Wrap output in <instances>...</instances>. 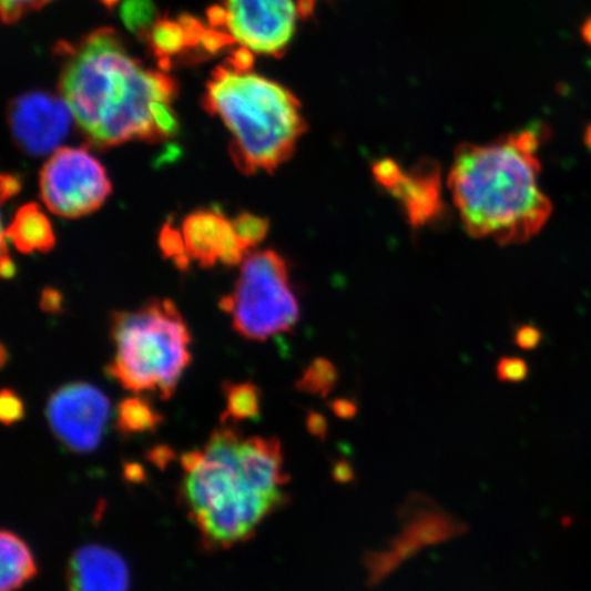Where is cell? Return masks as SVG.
Returning <instances> with one entry per match:
<instances>
[{"label":"cell","instance_id":"cell-1","mask_svg":"<svg viewBox=\"0 0 591 591\" xmlns=\"http://www.w3.org/2000/svg\"><path fill=\"white\" fill-rule=\"evenodd\" d=\"M60 91L86 142L98 149L162 143L179 132L175 81L129 55L111 29L88 34L69 52Z\"/></svg>","mask_w":591,"mask_h":591},{"label":"cell","instance_id":"cell-2","mask_svg":"<svg viewBox=\"0 0 591 591\" xmlns=\"http://www.w3.org/2000/svg\"><path fill=\"white\" fill-rule=\"evenodd\" d=\"M181 465V495L207 549L249 540L286 502L289 478L277 438L244 437L222 422L203 448L183 456Z\"/></svg>","mask_w":591,"mask_h":591},{"label":"cell","instance_id":"cell-3","mask_svg":"<svg viewBox=\"0 0 591 591\" xmlns=\"http://www.w3.org/2000/svg\"><path fill=\"white\" fill-rule=\"evenodd\" d=\"M540 143L536 131H522L456 149L448 186L470 236L507 247L543 230L553 206L538 183Z\"/></svg>","mask_w":591,"mask_h":591},{"label":"cell","instance_id":"cell-4","mask_svg":"<svg viewBox=\"0 0 591 591\" xmlns=\"http://www.w3.org/2000/svg\"><path fill=\"white\" fill-rule=\"evenodd\" d=\"M203 104L231 133V160L245 175L274 173L306 133L302 104L288 88L233 64L214 70Z\"/></svg>","mask_w":591,"mask_h":591},{"label":"cell","instance_id":"cell-5","mask_svg":"<svg viewBox=\"0 0 591 591\" xmlns=\"http://www.w3.org/2000/svg\"><path fill=\"white\" fill-rule=\"evenodd\" d=\"M111 337L110 376L133 394L170 399L191 363V333L177 306L155 298L134 312L115 313Z\"/></svg>","mask_w":591,"mask_h":591},{"label":"cell","instance_id":"cell-6","mask_svg":"<svg viewBox=\"0 0 591 591\" xmlns=\"http://www.w3.org/2000/svg\"><path fill=\"white\" fill-rule=\"evenodd\" d=\"M240 336L266 342L288 333L300 317L288 263L273 249L245 256L233 294L221 300Z\"/></svg>","mask_w":591,"mask_h":591},{"label":"cell","instance_id":"cell-7","mask_svg":"<svg viewBox=\"0 0 591 591\" xmlns=\"http://www.w3.org/2000/svg\"><path fill=\"white\" fill-rule=\"evenodd\" d=\"M110 193L106 169L85 149H58L40 173V196L45 207L61 218H81L96 212Z\"/></svg>","mask_w":591,"mask_h":591},{"label":"cell","instance_id":"cell-8","mask_svg":"<svg viewBox=\"0 0 591 591\" xmlns=\"http://www.w3.org/2000/svg\"><path fill=\"white\" fill-rule=\"evenodd\" d=\"M227 34L255 54L279 57L295 37L294 0H221Z\"/></svg>","mask_w":591,"mask_h":591},{"label":"cell","instance_id":"cell-9","mask_svg":"<svg viewBox=\"0 0 591 591\" xmlns=\"http://www.w3.org/2000/svg\"><path fill=\"white\" fill-rule=\"evenodd\" d=\"M47 420L54 436L73 452L96 449L110 418L108 397L90 384L62 386L50 397Z\"/></svg>","mask_w":591,"mask_h":591},{"label":"cell","instance_id":"cell-10","mask_svg":"<svg viewBox=\"0 0 591 591\" xmlns=\"http://www.w3.org/2000/svg\"><path fill=\"white\" fill-rule=\"evenodd\" d=\"M11 136L29 155L55 152L67 139L74 120L63 98L47 92H28L10 103Z\"/></svg>","mask_w":591,"mask_h":591},{"label":"cell","instance_id":"cell-11","mask_svg":"<svg viewBox=\"0 0 591 591\" xmlns=\"http://www.w3.org/2000/svg\"><path fill=\"white\" fill-rule=\"evenodd\" d=\"M181 232L186 255L202 267H213L220 262L234 266L247 256L234 234L232 221L215 210H197L190 214Z\"/></svg>","mask_w":591,"mask_h":591},{"label":"cell","instance_id":"cell-12","mask_svg":"<svg viewBox=\"0 0 591 591\" xmlns=\"http://www.w3.org/2000/svg\"><path fill=\"white\" fill-rule=\"evenodd\" d=\"M69 591H128L129 572L120 554L103 547L75 550L68 564Z\"/></svg>","mask_w":591,"mask_h":591},{"label":"cell","instance_id":"cell-13","mask_svg":"<svg viewBox=\"0 0 591 591\" xmlns=\"http://www.w3.org/2000/svg\"><path fill=\"white\" fill-rule=\"evenodd\" d=\"M401 203L409 224L422 227L441 214L440 170L436 163L424 162L406 172L389 191Z\"/></svg>","mask_w":591,"mask_h":591},{"label":"cell","instance_id":"cell-14","mask_svg":"<svg viewBox=\"0 0 591 591\" xmlns=\"http://www.w3.org/2000/svg\"><path fill=\"white\" fill-rule=\"evenodd\" d=\"M3 234L22 254L50 253L55 247V234L51 222L34 203L22 206Z\"/></svg>","mask_w":591,"mask_h":591},{"label":"cell","instance_id":"cell-15","mask_svg":"<svg viewBox=\"0 0 591 591\" xmlns=\"http://www.w3.org/2000/svg\"><path fill=\"white\" fill-rule=\"evenodd\" d=\"M2 575L0 591H14L37 575V564L26 542L14 532L3 531L0 536Z\"/></svg>","mask_w":591,"mask_h":591},{"label":"cell","instance_id":"cell-16","mask_svg":"<svg viewBox=\"0 0 591 591\" xmlns=\"http://www.w3.org/2000/svg\"><path fill=\"white\" fill-rule=\"evenodd\" d=\"M203 33L204 29L201 23L193 20L156 21L149 32L156 55L162 58L179 54L186 45L201 42Z\"/></svg>","mask_w":591,"mask_h":591},{"label":"cell","instance_id":"cell-17","mask_svg":"<svg viewBox=\"0 0 591 591\" xmlns=\"http://www.w3.org/2000/svg\"><path fill=\"white\" fill-rule=\"evenodd\" d=\"M226 412L222 422H242L253 419L261 411V390L254 384H227L225 386Z\"/></svg>","mask_w":591,"mask_h":591},{"label":"cell","instance_id":"cell-18","mask_svg":"<svg viewBox=\"0 0 591 591\" xmlns=\"http://www.w3.org/2000/svg\"><path fill=\"white\" fill-rule=\"evenodd\" d=\"M161 422V414H157L155 408L142 397H131L120 404L116 424L124 435L147 432L154 430Z\"/></svg>","mask_w":591,"mask_h":591},{"label":"cell","instance_id":"cell-19","mask_svg":"<svg viewBox=\"0 0 591 591\" xmlns=\"http://www.w3.org/2000/svg\"><path fill=\"white\" fill-rule=\"evenodd\" d=\"M337 370L330 361L318 359L312 363L297 383V388L312 395L325 396L335 388Z\"/></svg>","mask_w":591,"mask_h":591},{"label":"cell","instance_id":"cell-20","mask_svg":"<svg viewBox=\"0 0 591 591\" xmlns=\"http://www.w3.org/2000/svg\"><path fill=\"white\" fill-rule=\"evenodd\" d=\"M234 234L245 253L259 245L271 230V222L251 213H243L232 220Z\"/></svg>","mask_w":591,"mask_h":591},{"label":"cell","instance_id":"cell-21","mask_svg":"<svg viewBox=\"0 0 591 591\" xmlns=\"http://www.w3.org/2000/svg\"><path fill=\"white\" fill-rule=\"evenodd\" d=\"M121 19L134 33H149L155 26L156 11L152 0H125Z\"/></svg>","mask_w":591,"mask_h":591},{"label":"cell","instance_id":"cell-22","mask_svg":"<svg viewBox=\"0 0 591 591\" xmlns=\"http://www.w3.org/2000/svg\"><path fill=\"white\" fill-rule=\"evenodd\" d=\"M160 245L162 253L173 259L181 271L188 268L191 259L186 255L183 232L175 230L172 224H166L161 232Z\"/></svg>","mask_w":591,"mask_h":591},{"label":"cell","instance_id":"cell-23","mask_svg":"<svg viewBox=\"0 0 591 591\" xmlns=\"http://www.w3.org/2000/svg\"><path fill=\"white\" fill-rule=\"evenodd\" d=\"M51 0H2V16L6 23H13L31 11L44 8Z\"/></svg>","mask_w":591,"mask_h":591},{"label":"cell","instance_id":"cell-24","mask_svg":"<svg viewBox=\"0 0 591 591\" xmlns=\"http://www.w3.org/2000/svg\"><path fill=\"white\" fill-rule=\"evenodd\" d=\"M404 170L400 167L399 163L390 160V157H385L373 165L374 179L377 183L383 186L386 191H390L397 184V181L400 180Z\"/></svg>","mask_w":591,"mask_h":591},{"label":"cell","instance_id":"cell-25","mask_svg":"<svg viewBox=\"0 0 591 591\" xmlns=\"http://www.w3.org/2000/svg\"><path fill=\"white\" fill-rule=\"evenodd\" d=\"M528 374V363L520 358H505L497 366V377L502 383H522Z\"/></svg>","mask_w":591,"mask_h":591},{"label":"cell","instance_id":"cell-26","mask_svg":"<svg viewBox=\"0 0 591 591\" xmlns=\"http://www.w3.org/2000/svg\"><path fill=\"white\" fill-rule=\"evenodd\" d=\"M23 417V404L13 390L4 389L0 396V418L4 425H13Z\"/></svg>","mask_w":591,"mask_h":591},{"label":"cell","instance_id":"cell-27","mask_svg":"<svg viewBox=\"0 0 591 591\" xmlns=\"http://www.w3.org/2000/svg\"><path fill=\"white\" fill-rule=\"evenodd\" d=\"M514 339H517V344L520 348L530 350L540 345L542 335L534 326H523L517 332Z\"/></svg>","mask_w":591,"mask_h":591},{"label":"cell","instance_id":"cell-28","mask_svg":"<svg viewBox=\"0 0 591 591\" xmlns=\"http://www.w3.org/2000/svg\"><path fill=\"white\" fill-rule=\"evenodd\" d=\"M0 186H2V202L4 203L8 198L16 196L21 191L22 181L17 175L3 174L0 177Z\"/></svg>","mask_w":591,"mask_h":591},{"label":"cell","instance_id":"cell-29","mask_svg":"<svg viewBox=\"0 0 591 591\" xmlns=\"http://www.w3.org/2000/svg\"><path fill=\"white\" fill-rule=\"evenodd\" d=\"M44 312L58 313L62 307V296L54 289H45L42 297Z\"/></svg>","mask_w":591,"mask_h":591},{"label":"cell","instance_id":"cell-30","mask_svg":"<svg viewBox=\"0 0 591 591\" xmlns=\"http://www.w3.org/2000/svg\"><path fill=\"white\" fill-rule=\"evenodd\" d=\"M0 272H2L3 278L14 277V274H16V265L13 261H11V257L8 256V249H6L4 244H3V251H2V265H0Z\"/></svg>","mask_w":591,"mask_h":591},{"label":"cell","instance_id":"cell-31","mask_svg":"<svg viewBox=\"0 0 591 591\" xmlns=\"http://www.w3.org/2000/svg\"><path fill=\"white\" fill-rule=\"evenodd\" d=\"M333 408H335V411L337 412V415H339V417H353L355 412V406H353V404H350L349 401L338 400L335 403V406H333Z\"/></svg>","mask_w":591,"mask_h":591},{"label":"cell","instance_id":"cell-32","mask_svg":"<svg viewBox=\"0 0 591 591\" xmlns=\"http://www.w3.org/2000/svg\"><path fill=\"white\" fill-rule=\"evenodd\" d=\"M581 37L583 42L587 43L591 49V14L582 23Z\"/></svg>","mask_w":591,"mask_h":591},{"label":"cell","instance_id":"cell-33","mask_svg":"<svg viewBox=\"0 0 591 591\" xmlns=\"http://www.w3.org/2000/svg\"><path fill=\"white\" fill-rule=\"evenodd\" d=\"M584 144L588 145V149L591 151V124L587 128V131H584Z\"/></svg>","mask_w":591,"mask_h":591},{"label":"cell","instance_id":"cell-34","mask_svg":"<svg viewBox=\"0 0 591 591\" xmlns=\"http://www.w3.org/2000/svg\"><path fill=\"white\" fill-rule=\"evenodd\" d=\"M104 3H108L109 6H113L116 0H103Z\"/></svg>","mask_w":591,"mask_h":591}]
</instances>
